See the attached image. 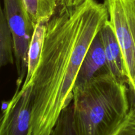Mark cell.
<instances>
[{
    "instance_id": "1",
    "label": "cell",
    "mask_w": 135,
    "mask_h": 135,
    "mask_svg": "<svg viewBox=\"0 0 135 135\" xmlns=\"http://www.w3.org/2000/svg\"><path fill=\"white\" fill-rule=\"evenodd\" d=\"M108 18L104 3L84 0L75 7L59 9L46 24L40 59L30 83L32 135H50L72 103L82 62Z\"/></svg>"
},
{
    "instance_id": "2",
    "label": "cell",
    "mask_w": 135,
    "mask_h": 135,
    "mask_svg": "<svg viewBox=\"0 0 135 135\" xmlns=\"http://www.w3.org/2000/svg\"><path fill=\"white\" fill-rule=\"evenodd\" d=\"M126 83L109 72L73 91V120L76 135H111L130 110Z\"/></svg>"
},
{
    "instance_id": "3",
    "label": "cell",
    "mask_w": 135,
    "mask_h": 135,
    "mask_svg": "<svg viewBox=\"0 0 135 135\" xmlns=\"http://www.w3.org/2000/svg\"><path fill=\"white\" fill-rule=\"evenodd\" d=\"M104 3L121 47L127 83L135 98V0H105Z\"/></svg>"
},
{
    "instance_id": "4",
    "label": "cell",
    "mask_w": 135,
    "mask_h": 135,
    "mask_svg": "<svg viewBox=\"0 0 135 135\" xmlns=\"http://www.w3.org/2000/svg\"><path fill=\"white\" fill-rule=\"evenodd\" d=\"M3 11L11 32L15 63L17 73V88H21L28 69V51L34 31L23 0H3Z\"/></svg>"
},
{
    "instance_id": "5",
    "label": "cell",
    "mask_w": 135,
    "mask_h": 135,
    "mask_svg": "<svg viewBox=\"0 0 135 135\" xmlns=\"http://www.w3.org/2000/svg\"><path fill=\"white\" fill-rule=\"evenodd\" d=\"M32 84L17 88L0 115V135H32Z\"/></svg>"
},
{
    "instance_id": "6",
    "label": "cell",
    "mask_w": 135,
    "mask_h": 135,
    "mask_svg": "<svg viewBox=\"0 0 135 135\" xmlns=\"http://www.w3.org/2000/svg\"><path fill=\"white\" fill-rule=\"evenodd\" d=\"M108 71L105 52L98 33L92 41L82 62L73 91L86 84L97 75Z\"/></svg>"
},
{
    "instance_id": "7",
    "label": "cell",
    "mask_w": 135,
    "mask_h": 135,
    "mask_svg": "<svg viewBox=\"0 0 135 135\" xmlns=\"http://www.w3.org/2000/svg\"><path fill=\"white\" fill-rule=\"evenodd\" d=\"M99 34L103 44L108 71L119 80L127 84L121 47L108 20Z\"/></svg>"
},
{
    "instance_id": "8",
    "label": "cell",
    "mask_w": 135,
    "mask_h": 135,
    "mask_svg": "<svg viewBox=\"0 0 135 135\" xmlns=\"http://www.w3.org/2000/svg\"><path fill=\"white\" fill-rule=\"evenodd\" d=\"M45 26L46 25L44 24H38L34 28L28 51L27 73L21 86L23 88L30 85L32 79L38 67L43 47Z\"/></svg>"
},
{
    "instance_id": "9",
    "label": "cell",
    "mask_w": 135,
    "mask_h": 135,
    "mask_svg": "<svg viewBox=\"0 0 135 135\" xmlns=\"http://www.w3.org/2000/svg\"><path fill=\"white\" fill-rule=\"evenodd\" d=\"M25 9L34 28L38 24L46 25L56 13V0H23Z\"/></svg>"
},
{
    "instance_id": "10",
    "label": "cell",
    "mask_w": 135,
    "mask_h": 135,
    "mask_svg": "<svg viewBox=\"0 0 135 135\" xmlns=\"http://www.w3.org/2000/svg\"><path fill=\"white\" fill-rule=\"evenodd\" d=\"M14 62L13 37L0 1V70Z\"/></svg>"
},
{
    "instance_id": "11",
    "label": "cell",
    "mask_w": 135,
    "mask_h": 135,
    "mask_svg": "<svg viewBox=\"0 0 135 135\" xmlns=\"http://www.w3.org/2000/svg\"><path fill=\"white\" fill-rule=\"evenodd\" d=\"M50 135H76L73 120L72 103L61 113Z\"/></svg>"
},
{
    "instance_id": "12",
    "label": "cell",
    "mask_w": 135,
    "mask_h": 135,
    "mask_svg": "<svg viewBox=\"0 0 135 135\" xmlns=\"http://www.w3.org/2000/svg\"><path fill=\"white\" fill-rule=\"evenodd\" d=\"M111 135H135V108L131 107L125 119Z\"/></svg>"
},
{
    "instance_id": "13",
    "label": "cell",
    "mask_w": 135,
    "mask_h": 135,
    "mask_svg": "<svg viewBox=\"0 0 135 135\" xmlns=\"http://www.w3.org/2000/svg\"><path fill=\"white\" fill-rule=\"evenodd\" d=\"M56 1L57 2L59 9L73 8L71 7V0H56Z\"/></svg>"
},
{
    "instance_id": "14",
    "label": "cell",
    "mask_w": 135,
    "mask_h": 135,
    "mask_svg": "<svg viewBox=\"0 0 135 135\" xmlns=\"http://www.w3.org/2000/svg\"><path fill=\"white\" fill-rule=\"evenodd\" d=\"M84 0H71V7H75L77 6V5H80L82 2H83Z\"/></svg>"
},
{
    "instance_id": "15",
    "label": "cell",
    "mask_w": 135,
    "mask_h": 135,
    "mask_svg": "<svg viewBox=\"0 0 135 135\" xmlns=\"http://www.w3.org/2000/svg\"><path fill=\"white\" fill-rule=\"evenodd\" d=\"M134 108H135V107H134Z\"/></svg>"
}]
</instances>
